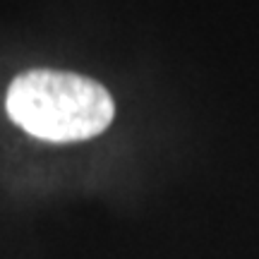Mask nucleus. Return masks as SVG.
<instances>
[{
  "instance_id": "1",
  "label": "nucleus",
  "mask_w": 259,
  "mask_h": 259,
  "mask_svg": "<svg viewBox=\"0 0 259 259\" xmlns=\"http://www.w3.org/2000/svg\"><path fill=\"white\" fill-rule=\"evenodd\" d=\"M8 115L31 137L82 142L113 122L115 103L106 87L84 74L29 70L17 74L5 96Z\"/></svg>"
}]
</instances>
